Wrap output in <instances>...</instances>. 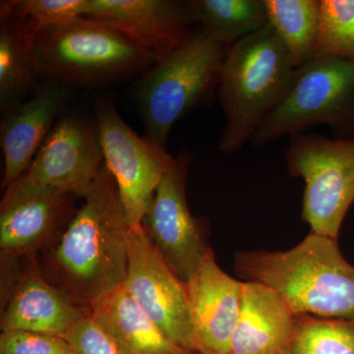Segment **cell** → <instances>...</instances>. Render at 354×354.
I'll return each instance as SVG.
<instances>
[{"label": "cell", "mask_w": 354, "mask_h": 354, "mask_svg": "<svg viewBox=\"0 0 354 354\" xmlns=\"http://www.w3.org/2000/svg\"><path fill=\"white\" fill-rule=\"evenodd\" d=\"M71 220L44 252V278L84 309L123 285L130 225L120 191L104 164Z\"/></svg>", "instance_id": "obj_1"}, {"label": "cell", "mask_w": 354, "mask_h": 354, "mask_svg": "<svg viewBox=\"0 0 354 354\" xmlns=\"http://www.w3.org/2000/svg\"><path fill=\"white\" fill-rule=\"evenodd\" d=\"M234 269L246 281L274 290L293 315L354 317V267L337 239L311 232L290 250L242 251Z\"/></svg>", "instance_id": "obj_2"}, {"label": "cell", "mask_w": 354, "mask_h": 354, "mask_svg": "<svg viewBox=\"0 0 354 354\" xmlns=\"http://www.w3.org/2000/svg\"><path fill=\"white\" fill-rule=\"evenodd\" d=\"M297 72L270 24L227 46L218 88L225 118L218 143L221 153L232 155L251 141L286 99Z\"/></svg>", "instance_id": "obj_3"}, {"label": "cell", "mask_w": 354, "mask_h": 354, "mask_svg": "<svg viewBox=\"0 0 354 354\" xmlns=\"http://www.w3.org/2000/svg\"><path fill=\"white\" fill-rule=\"evenodd\" d=\"M32 57L38 77L69 88L143 74L160 59L113 26L85 16L39 34Z\"/></svg>", "instance_id": "obj_4"}, {"label": "cell", "mask_w": 354, "mask_h": 354, "mask_svg": "<svg viewBox=\"0 0 354 354\" xmlns=\"http://www.w3.org/2000/svg\"><path fill=\"white\" fill-rule=\"evenodd\" d=\"M227 48L201 29L140 77L135 94L147 138L167 150L172 127L218 97Z\"/></svg>", "instance_id": "obj_5"}, {"label": "cell", "mask_w": 354, "mask_h": 354, "mask_svg": "<svg viewBox=\"0 0 354 354\" xmlns=\"http://www.w3.org/2000/svg\"><path fill=\"white\" fill-rule=\"evenodd\" d=\"M327 125L337 138H354V62L315 57L298 68L292 88L251 139L255 148Z\"/></svg>", "instance_id": "obj_6"}, {"label": "cell", "mask_w": 354, "mask_h": 354, "mask_svg": "<svg viewBox=\"0 0 354 354\" xmlns=\"http://www.w3.org/2000/svg\"><path fill=\"white\" fill-rule=\"evenodd\" d=\"M288 138L286 169L305 183L302 218L311 232L337 239L354 202V138L329 139L317 133Z\"/></svg>", "instance_id": "obj_7"}, {"label": "cell", "mask_w": 354, "mask_h": 354, "mask_svg": "<svg viewBox=\"0 0 354 354\" xmlns=\"http://www.w3.org/2000/svg\"><path fill=\"white\" fill-rule=\"evenodd\" d=\"M95 109L104 164L118 185L130 225H141L158 184L176 158L147 137L139 136L122 120L113 102L97 100Z\"/></svg>", "instance_id": "obj_8"}, {"label": "cell", "mask_w": 354, "mask_h": 354, "mask_svg": "<svg viewBox=\"0 0 354 354\" xmlns=\"http://www.w3.org/2000/svg\"><path fill=\"white\" fill-rule=\"evenodd\" d=\"M128 269L123 288L172 341L197 353L186 283L165 262L141 225L127 234Z\"/></svg>", "instance_id": "obj_9"}, {"label": "cell", "mask_w": 354, "mask_h": 354, "mask_svg": "<svg viewBox=\"0 0 354 354\" xmlns=\"http://www.w3.org/2000/svg\"><path fill=\"white\" fill-rule=\"evenodd\" d=\"M193 153L183 150L158 184L142 227L165 262L184 283L196 272L209 247L203 223L194 218L186 198Z\"/></svg>", "instance_id": "obj_10"}, {"label": "cell", "mask_w": 354, "mask_h": 354, "mask_svg": "<svg viewBox=\"0 0 354 354\" xmlns=\"http://www.w3.org/2000/svg\"><path fill=\"white\" fill-rule=\"evenodd\" d=\"M37 256H1L2 332L64 337L90 311L70 301L44 278Z\"/></svg>", "instance_id": "obj_11"}, {"label": "cell", "mask_w": 354, "mask_h": 354, "mask_svg": "<svg viewBox=\"0 0 354 354\" xmlns=\"http://www.w3.org/2000/svg\"><path fill=\"white\" fill-rule=\"evenodd\" d=\"M77 195L22 176L4 189L0 203L1 256H37L55 241L76 213Z\"/></svg>", "instance_id": "obj_12"}, {"label": "cell", "mask_w": 354, "mask_h": 354, "mask_svg": "<svg viewBox=\"0 0 354 354\" xmlns=\"http://www.w3.org/2000/svg\"><path fill=\"white\" fill-rule=\"evenodd\" d=\"M104 165L97 127L66 115L57 121L23 176L82 199Z\"/></svg>", "instance_id": "obj_13"}, {"label": "cell", "mask_w": 354, "mask_h": 354, "mask_svg": "<svg viewBox=\"0 0 354 354\" xmlns=\"http://www.w3.org/2000/svg\"><path fill=\"white\" fill-rule=\"evenodd\" d=\"M85 17L113 26L160 58L176 50L196 24L192 1L88 0Z\"/></svg>", "instance_id": "obj_14"}, {"label": "cell", "mask_w": 354, "mask_h": 354, "mask_svg": "<svg viewBox=\"0 0 354 354\" xmlns=\"http://www.w3.org/2000/svg\"><path fill=\"white\" fill-rule=\"evenodd\" d=\"M198 354H230L241 314L243 281L225 274L209 249L186 281Z\"/></svg>", "instance_id": "obj_15"}, {"label": "cell", "mask_w": 354, "mask_h": 354, "mask_svg": "<svg viewBox=\"0 0 354 354\" xmlns=\"http://www.w3.org/2000/svg\"><path fill=\"white\" fill-rule=\"evenodd\" d=\"M69 88L44 81L28 101L2 113L0 145L4 158L1 188L6 189L30 167L64 111Z\"/></svg>", "instance_id": "obj_16"}, {"label": "cell", "mask_w": 354, "mask_h": 354, "mask_svg": "<svg viewBox=\"0 0 354 354\" xmlns=\"http://www.w3.org/2000/svg\"><path fill=\"white\" fill-rule=\"evenodd\" d=\"M292 312L271 288L243 281L230 354H283L295 329Z\"/></svg>", "instance_id": "obj_17"}, {"label": "cell", "mask_w": 354, "mask_h": 354, "mask_svg": "<svg viewBox=\"0 0 354 354\" xmlns=\"http://www.w3.org/2000/svg\"><path fill=\"white\" fill-rule=\"evenodd\" d=\"M88 311L121 354H198L167 337L122 286L95 301Z\"/></svg>", "instance_id": "obj_18"}, {"label": "cell", "mask_w": 354, "mask_h": 354, "mask_svg": "<svg viewBox=\"0 0 354 354\" xmlns=\"http://www.w3.org/2000/svg\"><path fill=\"white\" fill-rule=\"evenodd\" d=\"M192 6L200 29L225 48L269 24L265 0H194Z\"/></svg>", "instance_id": "obj_19"}, {"label": "cell", "mask_w": 354, "mask_h": 354, "mask_svg": "<svg viewBox=\"0 0 354 354\" xmlns=\"http://www.w3.org/2000/svg\"><path fill=\"white\" fill-rule=\"evenodd\" d=\"M37 75L32 44L7 9L0 6V109L22 101Z\"/></svg>", "instance_id": "obj_20"}, {"label": "cell", "mask_w": 354, "mask_h": 354, "mask_svg": "<svg viewBox=\"0 0 354 354\" xmlns=\"http://www.w3.org/2000/svg\"><path fill=\"white\" fill-rule=\"evenodd\" d=\"M268 21L297 68L315 58L319 0H265Z\"/></svg>", "instance_id": "obj_21"}, {"label": "cell", "mask_w": 354, "mask_h": 354, "mask_svg": "<svg viewBox=\"0 0 354 354\" xmlns=\"http://www.w3.org/2000/svg\"><path fill=\"white\" fill-rule=\"evenodd\" d=\"M283 354H354V317L295 315V329Z\"/></svg>", "instance_id": "obj_22"}, {"label": "cell", "mask_w": 354, "mask_h": 354, "mask_svg": "<svg viewBox=\"0 0 354 354\" xmlns=\"http://www.w3.org/2000/svg\"><path fill=\"white\" fill-rule=\"evenodd\" d=\"M0 6L10 12L34 44L46 30L85 16L88 0H8L1 1Z\"/></svg>", "instance_id": "obj_23"}, {"label": "cell", "mask_w": 354, "mask_h": 354, "mask_svg": "<svg viewBox=\"0 0 354 354\" xmlns=\"http://www.w3.org/2000/svg\"><path fill=\"white\" fill-rule=\"evenodd\" d=\"M354 62V0H320L315 57Z\"/></svg>", "instance_id": "obj_24"}, {"label": "cell", "mask_w": 354, "mask_h": 354, "mask_svg": "<svg viewBox=\"0 0 354 354\" xmlns=\"http://www.w3.org/2000/svg\"><path fill=\"white\" fill-rule=\"evenodd\" d=\"M0 354L75 353L64 337L28 330H10L0 335Z\"/></svg>", "instance_id": "obj_25"}, {"label": "cell", "mask_w": 354, "mask_h": 354, "mask_svg": "<svg viewBox=\"0 0 354 354\" xmlns=\"http://www.w3.org/2000/svg\"><path fill=\"white\" fill-rule=\"evenodd\" d=\"M62 337L75 354H121L113 339L90 313Z\"/></svg>", "instance_id": "obj_26"}]
</instances>
